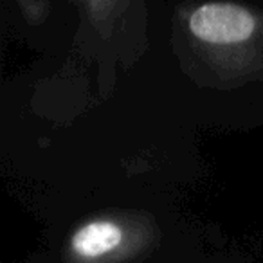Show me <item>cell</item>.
Returning <instances> with one entry per match:
<instances>
[{
	"instance_id": "6da1fadb",
	"label": "cell",
	"mask_w": 263,
	"mask_h": 263,
	"mask_svg": "<svg viewBox=\"0 0 263 263\" xmlns=\"http://www.w3.org/2000/svg\"><path fill=\"white\" fill-rule=\"evenodd\" d=\"M190 31L205 44L231 45L249 40L256 20L245 8L236 4H204L190 16Z\"/></svg>"
},
{
	"instance_id": "7a4b0ae2",
	"label": "cell",
	"mask_w": 263,
	"mask_h": 263,
	"mask_svg": "<svg viewBox=\"0 0 263 263\" xmlns=\"http://www.w3.org/2000/svg\"><path fill=\"white\" fill-rule=\"evenodd\" d=\"M123 241V229L110 220L88 222L70 238V247L81 258H99L117 249Z\"/></svg>"
}]
</instances>
